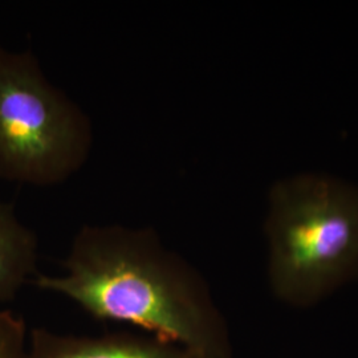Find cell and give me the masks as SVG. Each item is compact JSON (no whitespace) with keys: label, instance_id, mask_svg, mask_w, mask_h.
<instances>
[{"label":"cell","instance_id":"4","mask_svg":"<svg viewBox=\"0 0 358 358\" xmlns=\"http://www.w3.org/2000/svg\"><path fill=\"white\" fill-rule=\"evenodd\" d=\"M27 358H198L192 352L148 333L84 336L34 328Z\"/></svg>","mask_w":358,"mask_h":358},{"label":"cell","instance_id":"2","mask_svg":"<svg viewBox=\"0 0 358 358\" xmlns=\"http://www.w3.org/2000/svg\"><path fill=\"white\" fill-rule=\"evenodd\" d=\"M268 282L288 307H315L358 280V186L324 173L276 180L264 223Z\"/></svg>","mask_w":358,"mask_h":358},{"label":"cell","instance_id":"1","mask_svg":"<svg viewBox=\"0 0 358 358\" xmlns=\"http://www.w3.org/2000/svg\"><path fill=\"white\" fill-rule=\"evenodd\" d=\"M63 273L32 284L64 296L90 317L130 325L198 358H234L229 324L203 276L153 229L84 226Z\"/></svg>","mask_w":358,"mask_h":358},{"label":"cell","instance_id":"3","mask_svg":"<svg viewBox=\"0 0 358 358\" xmlns=\"http://www.w3.org/2000/svg\"><path fill=\"white\" fill-rule=\"evenodd\" d=\"M90 146L88 117L45 78L36 57L0 48V178L59 183L85 162Z\"/></svg>","mask_w":358,"mask_h":358},{"label":"cell","instance_id":"6","mask_svg":"<svg viewBox=\"0 0 358 358\" xmlns=\"http://www.w3.org/2000/svg\"><path fill=\"white\" fill-rule=\"evenodd\" d=\"M28 334L24 320L8 309H0V358H27Z\"/></svg>","mask_w":358,"mask_h":358},{"label":"cell","instance_id":"5","mask_svg":"<svg viewBox=\"0 0 358 358\" xmlns=\"http://www.w3.org/2000/svg\"><path fill=\"white\" fill-rule=\"evenodd\" d=\"M38 239L0 202V304L11 303L38 275Z\"/></svg>","mask_w":358,"mask_h":358}]
</instances>
